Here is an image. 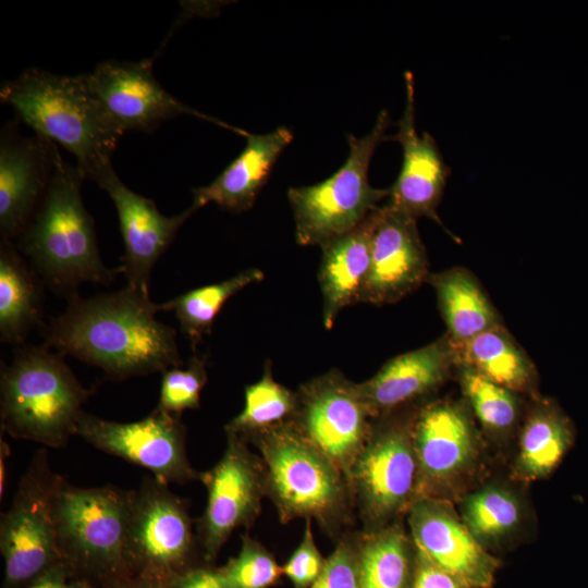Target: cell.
<instances>
[{
	"mask_svg": "<svg viewBox=\"0 0 588 588\" xmlns=\"http://www.w3.org/2000/svg\"><path fill=\"white\" fill-rule=\"evenodd\" d=\"M244 400L242 412L224 426L225 432L243 440L290 421L297 404L296 391L274 380L269 360L265 363L261 378L245 387Z\"/></svg>",
	"mask_w": 588,
	"mask_h": 588,
	"instance_id": "cell-31",
	"label": "cell"
},
{
	"mask_svg": "<svg viewBox=\"0 0 588 588\" xmlns=\"http://www.w3.org/2000/svg\"><path fill=\"white\" fill-rule=\"evenodd\" d=\"M46 449L36 451L10 507L1 514L2 588H24L62 563L57 546L52 497L59 479Z\"/></svg>",
	"mask_w": 588,
	"mask_h": 588,
	"instance_id": "cell-11",
	"label": "cell"
},
{
	"mask_svg": "<svg viewBox=\"0 0 588 588\" xmlns=\"http://www.w3.org/2000/svg\"><path fill=\"white\" fill-rule=\"evenodd\" d=\"M13 244L0 245V338L3 343L21 344L39 324L42 315V284Z\"/></svg>",
	"mask_w": 588,
	"mask_h": 588,
	"instance_id": "cell-25",
	"label": "cell"
},
{
	"mask_svg": "<svg viewBox=\"0 0 588 588\" xmlns=\"http://www.w3.org/2000/svg\"><path fill=\"white\" fill-rule=\"evenodd\" d=\"M163 588H229L219 567L199 563L162 581Z\"/></svg>",
	"mask_w": 588,
	"mask_h": 588,
	"instance_id": "cell-37",
	"label": "cell"
},
{
	"mask_svg": "<svg viewBox=\"0 0 588 588\" xmlns=\"http://www.w3.org/2000/svg\"><path fill=\"white\" fill-rule=\"evenodd\" d=\"M575 427L551 399L531 405L519 431L512 474L515 480L532 482L549 477L575 442Z\"/></svg>",
	"mask_w": 588,
	"mask_h": 588,
	"instance_id": "cell-24",
	"label": "cell"
},
{
	"mask_svg": "<svg viewBox=\"0 0 588 588\" xmlns=\"http://www.w3.org/2000/svg\"><path fill=\"white\" fill-rule=\"evenodd\" d=\"M0 99L35 134L69 150L86 179L96 181L112 168L111 156L124 131L93 94L84 74L28 68L2 84Z\"/></svg>",
	"mask_w": 588,
	"mask_h": 588,
	"instance_id": "cell-2",
	"label": "cell"
},
{
	"mask_svg": "<svg viewBox=\"0 0 588 588\" xmlns=\"http://www.w3.org/2000/svg\"><path fill=\"white\" fill-rule=\"evenodd\" d=\"M206 357L194 354L185 369L172 367L162 372L157 408L181 417L186 409L199 407L200 393L207 382Z\"/></svg>",
	"mask_w": 588,
	"mask_h": 588,
	"instance_id": "cell-34",
	"label": "cell"
},
{
	"mask_svg": "<svg viewBox=\"0 0 588 588\" xmlns=\"http://www.w3.org/2000/svg\"><path fill=\"white\" fill-rule=\"evenodd\" d=\"M456 510L471 535L490 552L509 543L526 519L520 494L500 482L467 491L457 500Z\"/></svg>",
	"mask_w": 588,
	"mask_h": 588,
	"instance_id": "cell-28",
	"label": "cell"
},
{
	"mask_svg": "<svg viewBox=\"0 0 588 588\" xmlns=\"http://www.w3.org/2000/svg\"><path fill=\"white\" fill-rule=\"evenodd\" d=\"M68 303L44 328L45 346L96 366L118 381L182 365L176 333L156 318L158 304L148 293L126 285Z\"/></svg>",
	"mask_w": 588,
	"mask_h": 588,
	"instance_id": "cell-1",
	"label": "cell"
},
{
	"mask_svg": "<svg viewBox=\"0 0 588 588\" xmlns=\"http://www.w3.org/2000/svg\"><path fill=\"white\" fill-rule=\"evenodd\" d=\"M416 548L433 563L473 588H491L500 561L471 535L453 502L416 500L406 514Z\"/></svg>",
	"mask_w": 588,
	"mask_h": 588,
	"instance_id": "cell-17",
	"label": "cell"
},
{
	"mask_svg": "<svg viewBox=\"0 0 588 588\" xmlns=\"http://www.w3.org/2000/svg\"><path fill=\"white\" fill-rule=\"evenodd\" d=\"M379 208L357 228L320 247L318 282L326 329L333 326L343 308L359 299L370 266L371 240Z\"/></svg>",
	"mask_w": 588,
	"mask_h": 588,
	"instance_id": "cell-23",
	"label": "cell"
},
{
	"mask_svg": "<svg viewBox=\"0 0 588 588\" xmlns=\"http://www.w3.org/2000/svg\"><path fill=\"white\" fill-rule=\"evenodd\" d=\"M85 179L61 158L42 204L17 238L40 280L68 301L78 296L79 284L107 285L121 273L101 260L94 220L82 199Z\"/></svg>",
	"mask_w": 588,
	"mask_h": 588,
	"instance_id": "cell-3",
	"label": "cell"
},
{
	"mask_svg": "<svg viewBox=\"0 0 588 588\" xmlns=\"http://www.w3.org/2000/svg\"><path fill=\"white\" fill-rule=\"evenodd\" d=\"M456 367L455 345L444 335L417 350L397 355L359 382L373 418L422 403Z\"/></svg>",
	"mask_w": 588,
	"mask_h": 588,
	"instance_id": "cell-21",
	"label": "cell"
},
{
	"mask_svg": "<svg viewBox=\"0 0 588 588\" xmlns=\"http://www.w3.org/2000/svg\"><path fill=\"white\" fill-rule=\"evenodd\" d=\"M416 500H458L481 465L483 442L465 400L420 403L413 420ZM414 501V502H415Z\"/></svg>",
	"mask_w": 588,
	"mask_h": 588,
	"instance_id": "cell-9",
	"label": "cell"
},
{
	"mask_svg": "<svg viewBox=\"0 0 588 588\" xmlns=\"http://www.w3.org/2000/svg\"><path fill=\"white\" fill-rule=\"evenodd\" d=\"M226 444L219 462L199 480L207 490L196 534L205 563L213 564L232 532L250 528L261 512L266 494V471L259 454L238 436L225 432Z\"/></svg>",
	"mask_w": 588,
	"mask_h": 588,
	"instance_id": "cell-13",
	"label": "cell"
},
{
	"mask_svg": "<svg viewBox=\"0 0 588 588\" xmlns=\"http://www.w3.org/2000/svg\"><path fill=\"white\" fill-rule=\"evenodd\" d=\"M219 568L229 588H270L283 575L273 554L248 532L237 555Z\"/></svg>",
	"mask_w": 588,
	"mask_h": 588,
	"instance_id": "cell-33",
	"label": "cell"
},
{
	"mask_svg": "<svg viewBox=\"0 0 588 588\" xmlns=\"http://www.w3.org/2000/svg\"><path fill=\"white\" fill-rule=\"evenodd\" d=\"M266 471V494L282 524L315 520L335 542L356 519L346 476L286 421L247 438Z\"/></svg>",
	"mask_w": 588,
	"mask_h": 588,
	"instance_id": "cell-4",
	"label": "cell"
},
{
	"mask_svg": "<svg viewBox=\"0 0 588 588\" xmlns=\"http://www.w3.org/2000/svg\"><path fill=\"white\" fill-rule=\"evenodd\" d=\"M390 122L389 112L382 110L365 136L347 135L348 156L331 176L314 185L289 188L299 245L321 247L351 232L388 198L389 188L369 184L368 170L376 148L388 139Z\"/></svg>",
	"mask_w": 588,
	"mask_h": 588,
	"instance_id": "cell-7",
	"label": "cell"
},
{
	"mask_svg": "<svg viewBox=\"0 0 588 588\" xmlns=\"http://www.w3.org/2000/svg\"><path fill=\"white\" fill-rule=\"evenodd\" d=\"M426 282L434 289L446 334L454 345L501 324L490 299L468 270L457 267L429 273Z\"/></svg>",
	"mask_w": 588,
	"mask_h": 588,
	"instance_id": "cell-26",
	"label": "cell"
},
{
	"mask_svg": "<svg viewBox=\"0 0 588 588\" xmlns=\"http://www.w3.org/2000/svg\"><path fill=\"white\" fill-rule=\"evenodd\" d=\"M406 103L392 137L403 151L400 173L389 188L385 203L411 218H429L441 224L437 215L450 175L436 139L427 132L418 134L415 121V87L411 72H405Z\"/></svg>",
	"mask_w": 588,
	"mask_h": 588,
	"instance_id": "cell-20",
	"label": "cell"
},
{
	"mask_svg": "<svg viewBox=\"0 0 588 588\" xmlns=\"http://www.w3.org/2000/svg\"><path fill=\"white\" fill-rule=\"evenodd\" d=\"M264 278L260 269L248 268L224 281L194 289L158 304V309L175 314L182 333L195 350L201 339L211 333L215 319L226 301Z\"/></svg>",
	"mask_w": 588,
	"mask_h": 588,
	"instance_id": "cell-30",
	"label": "cell"
},
{
	"mask_svg": "<svg viewBox=\"0 0 588 588\" xmlns=\"http://www.w3.org/2000/svg\"><path fill=\"white\" fill-rule=\"evenodd\" d=\"M428 258L417 220L380 206L372 233L370 266L358 302L385 305L400 301L427 280Z\"/></svg>",
	"mask_w": 588,
	"mask_h": 588,
	"instance_id": "cell-18",
	"label": "cell"
},
{
	"mask_svg": "<svg viewBox=\"0 0 588 588\" xmlns=\"http://www.w3.org/2000/svg\"><path fill=\"white\" fill-rule=\"evenodd\" d=\"M24 588H95L77 578L63 563H59Z\"/></svg>",
	"mask_w": 588,
	"mask_h": 588,
	"instance_id": "cell-39",
	"label": "cell"
},
{
	"mask_svg": "<svg viewBox=\"0 0 588 588\" xmlns=\"http://www.w3.org/2000/svg\"><path fill=\"white\" fill-rule=\"evenodd\" d=\"M52 140L24 137L17 122L3 125L0 136V231L13 241L27 228L42 204L61 159Z\"/></svg>",
	"mask_w": 588,
	"mask_h": 588,
	"instance_id": "cell-16",
	"label": "cell"
},
{
	"mask_svg": "<svg viewBox=\"0 0 588 588\" xmlns=\"http://www.w3.org/2000/svg\"><path fill=\"white\" fill-rule=\"evenodd\" d=\"M0 469H1V473H0V498L3 497V490L5 489V480H7V468H5V464H7V456L9 455L10 453V449L8 446V444L5 442H3L2 438H1V450H0Z\"/></svg>",
	"mask_w": 588,
	"mask_h": 588,
	"instance_id": "cell-41",
	"label": "cell"
},
{
	"mask_svg": "<svg viewBox=\"0 0 588 588\" xmlns=\"http://www.w3.org/2000/svg\"><path fill=\"white\" fill-rule=\"evenodd\" d=\"M93 94L125 131L151 133L162 122L181 114H192L237 134L242 128L201 113L167 91L156 79L152 58L137 62L108 60L84 74Z\"/></svg>",
	"mask_w": 588,
	"mask_h": 588,
	"instance_id": "cell-15",
	"label": "cell"
},
{
	"mask_svg": "<svg viewBox=\"0 0 588 588\" xmlns=\"http://www.w3.org/2000/svg\"><path fill=\"white\" fill-rule=\"evenodd\" d=\"M132 490L113 486L81 488L59 476L52 497L61 562L95 588L132 575L126 535Z\"/></svg>",
	"mask_w": 588,
	"mask_h": 588,
	"instance_id": "cell-6",
	"label": "cell"
},
{
	"mask_svg": "<svg viewBox=\"0 0 588 588\" xmlns=\"http://www.w3.org/2000/svg\"><path fill=\"white\" fill-rule=\"evenodd\" d=\"M358 548L359 530L345 532L336 541L320 577L311 588H362Z\"/></svg>",
	"mask_w": 588,
	"mask_h": 588,
	"instance_id": "cell-35",
	"label": "cell"
},
{
	"mask_svg": "<svg viewBox=\"0 0 588 588\" xmlns=\"http://www.w3.org/2000/svg\"><path fill=\"white\" fill-rule=\"evenodd\" d=\"M458 381L474 417L485 433L504 440L518 424V394L485 378L474 369L456 365Z\"/></svg>",
	"mask_w": 588,
	"mask_h": 588,
	"instance_id": "cell-32",
	"label": "cell"
},
{
	"mask_svg": "<svg viewBox=\"0 0 588 588\" xmlns=\"http://www.w3.org/2000/svg\"><path fill=\"white\" fill-rule=\"evenodd\" d=\"M296 397L291 421L347 478L375 419L359 382L331 369L301 384Z\"/></svg>",
	"mask_w": 588,
	"mask_h": 588,
	"instance_id": "cell-12",
	"label": "cell"
},
{
	"mask_svg": "<svg viewBox=\"0 0 588 588\" xmlns=\"http://www.w3.org/2000/svg\"><path fill=\"white\" fill-rule=\"evenodd\" d=\"M455 350L456 365L467 366L517 394L536 390L534 364L501 324L455 345Z\"/></svg>",
	"mask_w": 588,
	"mask_h": 588,
	"instance_id": "cell-29",
	"label": "cell"
},
{
	"mask_svg": "<svg viewBox=\"0 0 588 588\" xmlns=\"http://www.w3.org/2000/svg\"><path fill=\"white\" fill-rule=\"evenodd\" d=\"M305 522L299 544L282 565V573L293 588H311L320 577L327 561L316 546L311 520Z\"/></svg>",
	"mask_w": 588,
	"mask_h": 588,
	"instance_id": "cell-36",
	"label": "cell"
},
{
	"mask_svg": "<svg viewBox=\"0 0 588 588\" xmlns=\"http://www.w3.org/2000/svg\"><path fill=\"white\" fill-rule=\"evenodd\" d=\"M417 549V548H416ZM413 588H473L428 559L417 549L416 573Z\"/></svg>",
	"mask_w": 588,
	"mask_h": 588,
	"instance_id": "cell-38",
	"label": "cell"
},
{
	"mask_svg": "<svg viewBox=\"0 0 588 588\" xmlns=\"http://www.w3.org/2000/svg\"><path fill=\"white\" fill-rule=\"evenodd\" d=\"M245 138L242 152L210 184L192 189L197 209L209 203L233 212L250 209L293 133L279 126L266 134L246 133Z\"/></svg>",
	"mask_w": 588,
	"mask_h": 588,
	"instance_id": "cell-22",
	"label": "cell"
},
{
	"mask_svg": "<svg viewBox=\"0 0 588 588\" xmlns=\"http://www.w3.org/2000/svg\"><path fill=\"white\" fill-rule=\"evenodd\" d=\"M417 549L404 519L385 527L359 530L362 588H413Z\"/></svg>",
	"mask_w": 588,
	"mask_h": 588,
	"instance_id": "cell-27",
	"label": "cell"
},
{
	"mask_svg": "<svg viewBox=\"0 0 588 588\" xmlns=\"http://www.w3.org/2000/svg\"><path fill=\"white\" fill-rule=\"evenodd\" d=\"M112 199L124 243L119 267L127 286L148 293L151 270L173 242L181 225L198 209L189 208L173 217L159 212L154 200L130 189L110 168L96 181Z\"/></svg>",
	"mask_w": 588,
	"mask_h": 588,
	"instance_id": "cell-19",
	"label": "cell"
},
{
	"mask_svg": "<svg viewBox=\"0 0 588 588\" xmlns=\"http://www.w3.org/2000/svg\"><path fill=\"white\" fill-rule=\"evenodd\" d=\"M107 588H163V584L161 580L149 576L132 574Z\"/></svg>",
	"mask_w": 588,
	"mask_h": 588,
	"instance_id": "cell-40",
	"label": "cell"
},
{
	"mask_svg": "<svg viewBox=\"0 0 588 588\" xmlns=\"http://www.w3.org/2000/svg\"><path fill=\"white\" fill-rule=\"evenodd\" d=\"M89 392L61 354L23 346L0 373L1 431L52 449L64 448Z\"/></svg>",
	"mask_w": 588,
	"mask_h": 588,
	"instance_id": "cell-5",
	"label": "cell"
},
{
	"mask_svg": "<svg viewBox=\"0 0 588 588\" xmlns=\"http://www.w3.org/2000/svg\"><path fill=\"white\" fill-rule=\"evenodd\" d=\"M419 404L375 418L348 473L356 516L364 531L404 519L416 499L413 420Z\"/></svg>",
	"mask_w": 588,
	"mask_h": 588,
	"instance_id": "cell-8",
	"label": "cell"
},
{
	"mask_svg": "<svg viewBox=\"0 0 588 588\" xmlns=\"http://www.w3.org/2000/svg\"><path fill=\"white\" fill-rule=\"evenodd\" d=\"M125 552L131 574L161 581L205 563L188 502L152 476L132 489Z\"/></svg>",
	"mask_w": 588,
	"mask_h": 588,
	"instance_id": "cell-10",
	"label": "cell"
},
{
	"mask_svg": "<svg viewBox=\"0 0 588 588\" xmlns=\"http://www.w3.org/2000/svg\"><path fill=\"white\" fill-rule=\"evenodd\" d=\"M76 436L107 454L140 466L157 480L185 485L199 480L187 457L186 428L181 417L159 408L133 422H119L83 413Z\"/></svg>",
	"mask_w": 588,
	"mask_h": 588,
	"instance_id": "cell-14",
	"label": "cell"
}]
</instances>
